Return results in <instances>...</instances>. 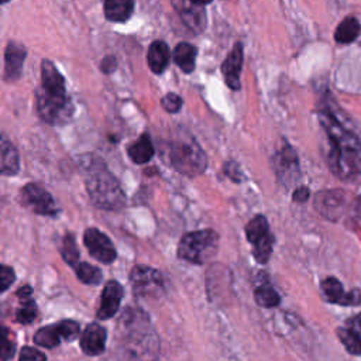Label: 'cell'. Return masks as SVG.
<instances>
[{
  "instance_id": "1",
  "label": "cell",
  "mask_w": 361,
  "mask_h": 361,
  "mask_svg": "<svg viewBox=\"0 0 361 361\" xmlns=\"http://www.w3.org/2000/svg\"><path fill=\"white\" fill-rule=\"evenodd\" d=\"M319 123L326 135V162L330 171L344 180L361 176V142L343 127L329 110L319 111Z\"/></svg>"
},
{
  "instance_id": "2",
  "label": "cell",
  "mask_w": 361,
  "mask_h": 361,
  "mask_svg": "<svg viewBox=\"0 0 361 361\" xmlns=\"http://www.w3.org/2000/svg\"><path fill=\"white\" fill-rule=\"evenodd\" d=\"M78 166L92 202L106 210H118L126 204L124 192L118 180L109 171L104 161L93 154L78 158Z\"/></svg>"
},
{
  "instance_id": "3",
  "label": "cell",
  "mask_w": 361,
  "mask_h": 361,
  "mask_svg": "<svg viewBox=\"0 0 361 361\" xmlns=\"http://www.w3.org/2000/svg\"><path fill=\"white\" fill-rule=\"evenodd\" d=\"M123 354L126 361H154L158 353V340L151 330L148 317L135 309L126 310L121 319Z\"/></svg>"
},
{
  "instance_id": "4",
  "label": "cell",
  "mask_w": 361,
  "mask_h": 361,
  "mask_svg": "<svg viewBox=\"0 0 361 361\" xmlns=\"http://www.w3.org/2000/svg\"><path fill=\"white\" fill-rule=\"evenodd\" d=\"M168 155L171 165L180 173L195 176L206 169L207 159L203 149L188 134L171 141Z\"/></svg>"
},
{
  "instance_id": "5",
  "label": "cell",
  "mask_w": 361,
  "mask_h": 361,
  "mask_svg": "<svg viewBox=\"0 0 361 361\" xmlns=\"http://www.w3.org/2000/svg\"><path fill=\"white\" fill-rule=\"evenodd\" d=\"M219 235L213 230H199L188 233L182 237L178 255L193 264H204L217 252Z\"/></svg>"
},
{
  "instance_id": "6",
  "label": "cell",
  "mask_w": 361,
  "mask_h": 361,
  "mask_svg": "<svg viewBox=\"0 0 361 361\" xmlns=\"http://www.w3.org/2000/svg\"><path fill=\"white\" fill-rule=\"evenodd\" d=\"M37 110L44 121L49 124H65L72 117L73 104L68 94L55 96L44 92L42 89H38Z\"/></svg>"
},
{
  "instance_id": "7",
  "label": "cell",
  "mask_w": 361,
  "mask_h": 361,
  "mask_svg": "<svg viewBox=\"0 0 361 361\" xmlns=\"http://www.w3.org/2000/svg\"><path fill=\"white\" fill-rule=\"evenodd\" d=\"M21 200L32 212L42 216H55L59 212L54 197L37 183H27L23 188Z\"/></svg>"
},
{
  "instance_id": "8",
  "label": "cell",
  "mask_w": 361,
  "mask_h": 361,
  "mask_svg": "<svg viewBox=\"0 0 361 361\" xmlns=\"http://www.w3.org/2000/svg\"><path fill=\"white\" fill-rule=\"evenodd\" d=\"M83 241H85V245L87 247L90 255L93 258L99 259L100 262L110 264L116 259L117 252H116L113 243L100 230L87 228L83 234Z\"/></svg>"
},
{
  "instance_id": "9",
  "label": "cell",
  "mask_w": 361,
  "mask_h": 361,
  "mask_svg": "<svg viewBox=\"0 0 361 361\" xmlns=\"http://www.w3.org/2000/svg\"><path fill=\"white\" fill-rule=\"evenodd\" d=\"M274 168L278 179L286 186L296 182L300 176L298 155L289 145H285L276 152L274 157Z\"/></svg>"
},
{
  "instance_id": "10",
  "label": "cell",
  "mask_w": 361,
  "mask_h": 361,
  "mask_svg": "<svg viewBox=\"0 0 361 361\" xmlns=\"http://www.w3.org/2000/svg\"><path fill=\"white\" fill-rule=\"evenodd\" d=\"M133 288L137 295H152L164 286L162 275L149 267H135L130 275Z\"/></svg>"
},
{
  "instance_id": "11",
  "label": "cell",
  "mask_w": 361,
  "mask_h": 361,
  "mask_svg": "<svg viewBox=\"0 0 361 361\" xmlns=\"http://www.w3.org/2000/svg\"><path fill=\"white\" fill-rule=\"evenodd\" d=\"M344 206H345V195L343 190H337V189L323 190L317 193L314 199V207L317 209V212L330 220L338 219L344 210Z\"/></svg>"
},
{
  "instance_id": "12",
  "label": "cell",
  "mask_w": 361,
  "mask_h": 361,
  "mask_svg": "<svg viewBox=\"0 0 361 361\" xmlns=\"http://www.w3.org/2000/svg\"><path fill=\"white\" fill-rule=\"evenodd\" d=\"M175 10L179 13L185 25L193 32H202L206 25V13L203 6L190 0H172Z\"/></svg>"
},
{
  "instance_id": "13",
  "label": "cell",
  "mask_w": 361,
  "mask_h": 361,
  "mask_svg": "<svg viewBox=\"0 0 361 361\" xmlns=\"http://www.w3.org/2000/svg\"><path fill=\"white\" fill-rule=\"evenodd\" d=\"M123 298V286L117 281H109L102 292L100 307L97 310L99 319H110L113 317L120 306Z\"/></svg>"
},
{
  "instance_id": "14",
  "label": "cell",
  "mask_w": 361,
  "mask_h": 361,
  "mask_svg": "<svg viewBox=\"0 0 361 361\" xmlns=\"http://www.w3.org/2000/svg\"><path fill=\"white\" fill-rule=\"evenodd\" d=\"M27 56V51L25 48L14 41H10L6 47L4 51V78L8 82L17 80L21 75V69H23V62Z\"/></svg>"
},
{
  "instance_id": "15",
  "label": "cell",
  "mask_w": 361,
  "mask_h": 361,
  "mask_svg": "<svg viewBox=\"0 0 361 361\" xmlns=\"http://www.w3.org/2000/svg\"><path fill=\"white\" fill-rule=\"evenodd\" d=\"M243 68V45L237 42L221 65V72L228 87L240 89V73Z\"/></svg>"
},
{
  "instance_id": "16",
  "label": "cell",
  "mask_w": 361,
  "mask_h": 361,
  "mask_svg": "<svg viewBox=\"0 0 361 361\" xmlns=\"http://www.w3.org/2000/svg\"><path fill=\"white\" fill-rule=\"evenodd\" d=\"M41 89L49 94L55 96H65V80L56 66L48 61L44 59L41 63Z\"/></svg>"
},
{
  "instance_id": "17",
  "label": "cell",
  "mask_w": 361,
  "mask_h": 361,
  "mask_svg": "<svg viewBox=\"0 0 361 361\" xmlns=\"http://www.w3.org/2000/svg\"><path fill=\"white\" fill-rule=\"evenodd\" d=\"M106 330L100 324H89L80 336V347L87 355H97L104 351Z\"/></svg>"
},
{
  "instance_id": "18",
  "label": "cell",
  "mask_w": 361,
  "mask_h": 361,
  "mask_svg": "<svg viewBox=\"0 0 361 361\" xmlns=\"http://www.w3.org/2000/svg\"><path fill=\"white\" fill-rule=\"evenodd\" d=\"M20 169V157L16 147L0 133V173L14 175Z\"/></svg>"
},
{
  "instance_id": "19",
  "label": "cell",
  "mask_w": 361,
  "mask_h": 361,
  "mask_svg": "<svg viewBox=\"0 0 361 361\" xmlns=\"http://www.w3.org/2000/svg\"><path fill=\"white\" fill-rule=\"evenodd\" d=\"M148 66L154 73H161L169 62V48L164 41H154L147 54Z\"/></svg>"
},
{
  "instance_id": "20",
  "label": "cell",
  "mask_w": 361,
  "mask_h": 361,
  "mask_svg": "<svg viewBox=\"0 0 361 361\" xmlns=\"http://www.w3.org/2000/svg\"><path fill=\"white\" fill-rule=\"evenodd\" d=\"M134 1L133 0H106L104 16L110 21H126L133 14Z\"/></svg>"
},
{
  "instance_id": "21",
  "label": "cell",
  "mask_w": 361,
  "mask_h": 361,
  "mask_svg": "<svg viewBox=\"0 0 361 361\" xmlns=\"http://www.w3.org/2000/svg\"><path fill=\"white\" fill-rule=\"evenodd\" d=\"M360 32H361L360 21L355 17L348 16L337 25L334 32V39L340 44H350L357 39Z\"/></svg>"
},
{
  "instance_id": "22",
  "label": "cell",
  "mask_w": 361,
  "mask_h": 361,
  "mask_svg": "<svg viewBox=\"0 0 361 361\" xmlns=\"http://www.w3.org/2000/svg\"><path fill=\"white\" fill-rule=\"evenodd\" d=\"M196 48L192 44L180 42L175 47L173 51V59L176 65L186 73H190L195 69V61H196Z\"/></svg>"
},
{
  "instance_id": "23",
  "label": "cell",
  "mask_w": 361,
  "mask_h": 361,
  "mask_svg": "<svg viewBox=\"0 0 361 361\" xmlns=\"http://www.w3.org/2000/svg\"><path fill=\"white\" fill-rule=\"evenodd\" d=\"M322 292H323V296L329 302L348 306V292L347 293L344 292L343 285L340 283L338 279H336L333 276H329V278L323 279Z\"/></svg>"
},
{
  "instance_id": "24",
  "label": "cell",
  "mask_w": 361,
  "mask_h": 361,
  "mask_svg": "<svg viewBox=\"0 0 361 361\" xmlns=\"http://www.w3.org/2000/svg\"><path fill=\"white\" fill-rule=\"evenodd\" d=\"M154 155V147L152 141L148 134H142L130 148H128V157L135 164H145L148 162Z\"/></svg>"
},
{
  "instance_id": "25",
  "label": "cell",
  "mask_w": 361,
  "mask_h": 361,
  "mask_svg": "<svg viewBox=\"0 0 361 361\" xmlns=\"http://www.w3.org/2000/svg\"><path fill=\"white\" fill-rule=\"evenodd\" d=\"M337 336L341 341V344L345 347V350L353 354V355H360L361 354V337L354 333L353 330L347 327H340L337 330Z\"/></svg>"
},
{
  "instance_id": "26",
  "label": "cell",
  "mask_w": 361,
  "mask_h": 361,
  "mask_svg": "<svg viewBox=\"0 0 361 361\" xmlns=\"http://www.w3.org/2000/svg\"><path fill=\"white\" fill-rule=\"evenodd\" d=\"M34 341L38 345L47 347V348H52L56 347L61 341V336L59 331L56 329V326H45L41 330H38L34 336Z\"/></svg>"
},
{
  "instance_id": "27",
  "label": "cell",
  "mask_w": 361,
  "mask_h": 361,
  "mask_svg": "<svg viewBox=\"0 0 361 361\" xmlns=\"http://www.w3.org/2000/svg\"><path fill=\"white\" fill-rule=\"evenodd\" d=\"M268 233V221L264 216H255L250 223L245 226V235L250 243L258 241Z\"/></svg>"
},
{
  "instance_id": "28",
  "label": "cell",
  "mask_w": 361,
  "mask_h": 361,
  "mask_svg": "<svg viewBox=\"0 0 361 361\" xmlns=\"http://www.w3.org/2000/svg\"><path fill=\"white\" fill-rule=\"evenodd\" d=\"M272 245H274V235L268 231L264 237H261L258 241L254 243V257L259 264H265L272 254Z\"/></svg>"
},
{
  "instance_id": "29",
  "label": "cell",
  "mask_w": 361,
  "mask_h": 361,
  "mask_svg": "<svg viewBox=\"0 0 361 361\" xmlns=\"http://www.w3.org/2000/svg\"><path fill=\"white\" fill-rule=\"evenodd\" d=\"M255 302L262 307H275L279 305V295L269 286H261L255 289L254 293Z\"/></svg>"
},
{
  "instance_id": "30",
  "label": "cell",
  "mask_w": 361,
  "mask_h": 361,
  "mask_svg": "<svg viewBox=\"0 0 361 361\" xmlns=\"http://www.w3.org/2000/svg\"><path fill=\"white\" fill-rule=\"evenodd\" d=\"M76 275L83 283H99L102 281L100 269L87 262H80L76 267Z\"/></svg>"
},
{
  "instance_id": "31",
  "label": "cell",
  "mask_w": 361,
  "mask_h": 361,
  "mask_svg": "<svg viewBox=\"0 0 361 361\" xmlns=\"http://www.w3.org/2000/svg\"><path fill=\"white\" fill-rule=\"evenodd\" d=\"M61 254L63 257V259L71 264V265H75L78 262V258H79V252H78V248H76V243H75V238L72 234H66L62 240V247H61Z\"/></svg>"
},
{
  "instance_id": "32",
  "label": "cell",
  "mask_w": 361,
  "mask_h": 361,
  "mask_svg": "<svg viewBox=\"0 0 361 361\" xmlns=\"http://www.w3.org/2000/svg\"><path fill=\"white\" fill-rule=\"evenodd\" d=\"M37 316L35 302L31 299H24L21 307L17 310V320L20 323H31Z\"/></svg>"
},
{
  "instance_id": "33",
  "label": "cell",
  "mask_w": 361,
  "mask_h": 361,
  "mask_svg": "<svg viewBox=\"0 0 361 361\" xmlns=\"http://www.w3.org/2000/svg\"><path fill=\"white\" fill-rule=\"evenodd\" d=\"M56 329L59 331L61 338L68 340V341L76 338V336L79 333V324L73 320H63L56 324Z\"/></svg>"
},
{
  "instance_id": "34",
  "label": "cell",
  "mask_w": 361,
  "mask_h": 361,
  "mask_svg": "<svg viewBox=\"0 0 361 361\" xmlns=\"http://www.w3.org/2000/svg\"><path fill=\"white\" fill-rule=\"evenodd\" d=\"M161 104L168 113H176L182 106V99L175 93H168L166 96L162 97Z\"/></svg>"
},
{
  "instance_id": "35",
  "label": "cell",
  "mask_w": 361,
  "mask_h": 361,
  "mask_svg": "<svg viewBox=\"0 0 361 361\" xmlns=\"http://www.w3.org/2000/svg\"><path fill=\"white\" fill-rule=\"evenodd\" d=\"M14 279H16L14 271L10 267L0 264V293L8 289L13 285Z\"/></svg>"
},
{
  "instance_id": "36",
  "label": "cell",
  "mask_w": 361,
  "mask_h": 361,
  "mask_svg": "<svg viewBox=\"0 0 361 361\" xmlns=\"http://www.w3.org/2000/svg\"><path fill=\"white\" fill-rule=\"evenodd\" d=\"M20 361H45V355L37 348L24 347L20 353Z\"/></svg>"
},
{
  "instance_id": "37",
  "label": "cell",
  "mask_w": 361,
  "mask_h": 361,
  "mask_svg": "<svg viewBox=\"0 0 361 361\" xmlns=\"http://www.w3.org/2000/svg\"><path fill=\"white\" fill-rule=\"evenodd\" d=\"M14 353H16V347H14L13 341L7 340V341H4L3 344H0V358H1L3 361L10 360V358L14 355Z\"/></svg>"
},
{
  "instance_id": "38",
  "label": "cell",
  "mask_w": 361,
  "mask_h": 361,
  "mask_svg": "<svg viewBox=\"0 0 361 361\" xmlns=\"http://www.w3.org/2000/svg\"><path fill=\"white\" fill-rule=\"evenodd\" d=\"M224 169H226V173H227L234 182H240V180H241V175H243V173L240 172L237 164H234V162H227L226 166H224Z\"/></svg>"
},
{
  "instance_id": "39",
  "label": "cell",
  "mask_w": 361,
  "mask_h": 361,
  "mask_svg": "<svg viewBox=\"0 0 361 361\" xmlns=\"http://www.w3.org/2000/svg\"><path fill=\"white\" fill-rule=\"evenodd\" d=\"M345 324L348 326L347 329L353 330L354 333H357V334L361 337V313H360V314H355V316L351 317V319H348V320L345 322Z\"/></svg>"
},
{
  "instance_id": "40",
  "label": "cell",
  "mask_w": 361,
  "mask_h": 361,
  "mask_svg": "<svg viewBox=\"0 0 361 361\" xmlns=\"http://www.w3.org/2000/svg\"><path fill=\"white\" fill-rule=\"evenodd\" d=\"M309 195H310L309 189H307L306 186H300V188L295 189V192H293V200H295V202H299V203H302V202L307 200Z\"/></svg>"
},
{
  "instance_id": "41",
  "label": "cell",
  "mask_w": 361,
  "mask_h": 361,
  "mask_svg": "<svg viewBox=\"0 0 361 361\" xmlns=\"http://www.w3.org/2000/svg\"><path fill=\"white\" fill-rule=\"evenodd\" d=\"M116 66H117V63H116V59H114L113 56H107V58H104L103 62H102V69H103L104 73L113 72V71L116 69Z\"/></svg>"
},
{
  "instance_id": "42",
  "label": "cell",
  "mask_w": 361,
  "mask_h": 361,
  "mask_svg": "<svg viewBox=\"0 0 361 361\" xmlns=\"http://www.w3.org/2000/svg\"><path fill=\"white\" fill-rule=\"evenodd\" d=\"M17 295H18V298L20 299H30V295H31V288L30 286H23L18 292H17Z\"/></svg>"
},
{
  "instance_id": "43",
  "label": "cell",
  "mask_w": 361,
  "mask_h": 361,
  "mask_svg": "<svg viewBox=\"0 0 361 361\" xmlns=\"http://www.w3.org/2000/svg\"><path fill=\"white\" fill-rule=\"evenodd\" d=\"M7 340H8V331L3 326H0V344H3Z\"/></svg>"
},
{
  "instance_id": "44",
  "label": "cell",
  "mask_w": 361,
  "mask_h": 361,
  "mask_svg": "<svg viewBox=\"0 0 361 361\" xmlns=\"http://www.w3.org/2000/svg\"><path fill=\"white\" fill-rule=\"evenodd\" d=\"M193 1L195 4H199V6H203V4H209L212 0H190Z\"/></svg>"
},
{
  "instance_id": "45",
  "label": "cell",
  "mask_w": 361,
  "mask_h": 361,
  "mask_svg": "<svg viewBox=\"0 0 361 361\" xmlns=\"http://www.w3.org/2000/svg\"><path fill=\"white\" fill-rule=\"evenodd\" d=\"M8 0H0V4H3V3H7Z\"/></svg>"
}]
</instances>
